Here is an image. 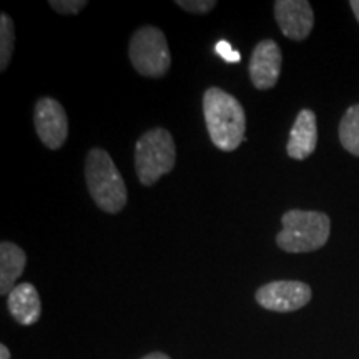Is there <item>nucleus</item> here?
Instances as JSON below:
<instances>
[{
  "label": "nucleus",
  "mask_w": 359,
  "mask_h": 359,
  "mask_svg": "<svg viewBox=\"0 0 359 359\" xmlns=\"http://www.w3.org/2000/svg\"><path fill=\"white\" fill-rule=\"evenodd\" d=\"M0 359H11V351L6 344H0Z\"/></svg>",
  "instance_id": "nucleus-20"
},
{
  "label": "nucleus",
  "mask_w": 359,
  "mask_h": 359,
  "mask_svg": "<svg viewBox=\"0 0 359 359\" xmlns=\"http://www.w3.org/2000/svg\"><path fill=\"white\" fill-rule=\"evenodd\" d=\"M318 145V127L316 115L313 110L303 109L296 115V120L291 127L290 140L286 145L288 156L294 160H306L314 154Z\"/></svg>",
  "instance_id": "nucleus-10"
},
{
  "label": "nucleus",
  "mask_w": 359,
  "mask_h": 359,
  "mask_svg": "<svg viewBox=\"0 0 359 359\" xmlns=\"http://www.w3.org/2000/svg\"><path fill=\"white\" fill-rule=\"evenodd\" d=\"M15 48V29L13 22L6 12L0 15V70H7Z\"/></svg>",
  "instance_id": "nucleus-14"
},
{
  "label": "nucleus",
  "mask_w": 359,
  "mask_h": 359,
  "mask_svg": "<svg viewBox=\"0 0 359 359\" xmlns=\"http://www.w3.org/2000/svg\"><path fill=\"white\" fill-rule=\"evenodd\" d=\"M283 230L276 245L286 253H309L323 248L330 240L331 219L326 213L290 210L281 217Z\"/></svg>",
  "instance_id": "nucleus-3"
},
{
  "label": "nucleus",
  "mask_w": 359,
  "mask_h": 359,
  "mask_svg": "<svg viewBox=\"0 0 359 359\" xmlns=\"http://www.w3.org/2000/svg\"><path fill=\"white\" fill-rule=\"evenodd\" d=\"M27 264V255L20 246L2 241L0 245V294L8 296L17 286Z\"/></svg>",
  "instance_id": "nucleus-12"
},
{
  "label": "nucleus",
  "mask_w": 359,
  "mask_h": 359,
  "mask_svg": "<svg viewBox=\"0 0 359 359\" xmlns=\"http://www.w3.org/2000/svg\"><path fill=\"white\" fill-rule=\"evenodd\" d=\"M128 55L133 69L143 77L150 79L163 77L172 64L165 34L151 25L142 27L133 34L130 40Z\"/></svg>",
  "instance_id": "nucleus-5"
},
{
  "label": "nucleus",
  "mask_w": 359,
  "mask_h": 359,
  "mask_svg": "<svg viewBox=\"0 0 359 359\" xmlns=\"http://www.w3.org/2000/svg\"><path fill=\"white\" fill-rule=\"evenodd\" d=\"M34 123L39 138L50 150L64 147L69 137V118L60 102L50 97L40 98L34 110Z\"/></svg>",
  "instance_id": "nucleus-7"
},
{
  "label": "nucleus",
  "mask_w": 359,
  "mask_h": 359,
  "mask_svg": "<svg viewBox=\"0 0 359 359\" xmlns=\"http://www.w3.org/2000/svg\"><path fill=\"white\" fill-rule=\"evenodd\" d=\"M177 6L190 13H208L217 7V2L215 0H177Z\"/></svg>",
  "instance_id": "nucleus-15"
},
{
  "label": "nucleus",
  "mask_w": 359,
  "mask_h": 359,
  "mask_svg": "<svg viewBox=\"0 0 359 359\" xmlns=\"http://www.w3.org/2000/svg\"><path fill=\"white\" fill-rule=\"evenodd\" d=\"M283 55L275 40H262L250 58V77L258 90L273 88L280 79Z\"/></svg>",
  "instance_id": "nucleus-9"
},
{
  "label": "nucleus",
  "mask_w": 359,
  "mask_h": 359,
  "mask_svg": "<svg viewBox=\"0 0 359 359\" xmlns=\"http://www.w3.org/2000/svg\"><path fill=\"white\" fill-rule=\"evenodd\" d=\"M215 52H217L224 62H228V64H238V62L241 60V53L235 50L228 40H219L217 47H215Z\"/></svg>",
  "instance_id": "nucleus-17"
},
{
  "label": "nucleus",
  "mask_w": 359,
  "mask_h": 359,
  "mask_svg": "<svg viewBox=\"0 0 359 359\" xmlns=\"http://www.w3.org/2000/svg\"><path fill=\"white\" fill-rule=\"evenodd\" d=\"M339 140L344 150L359 156V103L349 107L341 118Z\"/></svg>",
  "instance_id": "nucleus-13"
},
{
  "label": "nucleus",
  "mask_w": 359,
  "mask_h": 359,
  "mask_svg": "<svg viewBox=\"0 0 359 359\" xmlns=\"http://www.w3.org/2000/svg\"><path fill=\"white\" fill-rule=\"evenodd\" d=\"M177 161V148L172 133L165 128L148 130L135 145V170L142 185H155L170 173Z\"/></svg>",
  "instance_id": "nucleus-4"
},
{
  "label": "nucleus",
  "mask_w": 359,
  "mask_h": 359,
  "mask_svg": "<svg viewBox=\"0 0 359 359\" xmlns=\"http://www.w3.org/2000/svg\"><path fill=\"white\" fill-rule=\"evenodd\" d=\"M275 17L285 37L296 42L308 39L314 27V12L306 0H276Z\"/></svg>",
  "instance_id": "nucleus-8"
},
{
  "label": "nucleus",
  "mask_w": 359,
  "mask_h": 359,
  "mask_svg": "<svg viewBox=\"0 0 359 359\" xmlns=\"http://www.w3.org/2000/svg\"><path fill=\"white\" fill-rule=\"evenodd\" d=\"M8 311L12 318L22 326H32L40 320L42 303L39 291L30 283H20L7 296Z\"/></svg>",
  "instance_id": "nucleus-11"
},
{
  "label": "nucleus",
  "mask_w": 359,
  "mask_h": 359,
  "mask_svg": "<svg viewBox=\"0 0 359 359\" xmlns=\"http://www.w3.org/2000/svg\"><path fill=\"white\" fill-rule=\"evenodd\" d=\"M50 7L58 13H64V15H74L79 13L83 7H87L85 0H50Z\"/></svg>",
  "instance_id": "nucleus-16"
},
{
  "label": "nucleus",
  "mask_w": 359,
  "mask_h": 359,
  "mask_svg": "<svg viewBox=\"0 0 359 359\" xmlns=\"http://www.w3.org/2000/svg\"><path fill=\"white\" fill-rule=\"evenodd\" d=\"M85 180L97 206L107 213L122 212L127 205V187L111 156L102 148H92L85 160Z\"/></svg>",
  "instance_id": "nucleus-2"
},
{
  "label": "nucleus",
  "mask_w": 359,
  "mask_h": 359,
  "mask_svg": "<svg viewBox=\"0 0 359 359\" xmlns=\"http://www.w3.org/2000/svg\"><path fill=\"white\" fill-rule=\"evenodd\" d=\"M142 359H172V358L167 356V354H165V353H150V354H147V356L142 358Z\"/></svg>",
  "instance_id": "nucleus-18"
},
{
  "label": "nucleus",
  "mask_w": 359,
  "mask_h": 359,
  "mask_svg": "<svg viewBox=\"0 0 359 359\" xmlns=\"http://www.w3.org/2000/svg\"><path fill=\"white\" fill-rule=\"evenodd\" d=\"M313 291L302 281H273L257 291V302L268 311L293 313L311 302Z\"/></svg>",
  "instance_id": "nucleus-6"
},
{
  "label": "nucleus",
  "mask_w": 359,
  "mask_h": 359,
  "mask_svg": "<svg viewBox=\"0 0 359 359\" xmlns=\"http://www.w3.org/2000/svg\"><path fill=\"white\" fill-rule=\"evenodd\" d=\"M349 7H351L353 13L356 15V19L359 22V0H351V2H349Z\"/></svg>",
  "instance_id": "nucleus-19"
},
{
  "label": "nucleus",
  "mask_w": 359,
  "mask_h": 359,
  "mask_svg": "<svg viewBox=\"0 0 359 359\" xmlns=\"http://www.w3.org/2000/svg\"><path fill=\"white\" fill-rule=\"evenodd\" d=\"M206 128L215 147L233 151L245 140L246 114L243 105L224 90L212 87L203 95Z\"/></svg>",
  "instance_id": "nucleus-1"
}]
</instances>
